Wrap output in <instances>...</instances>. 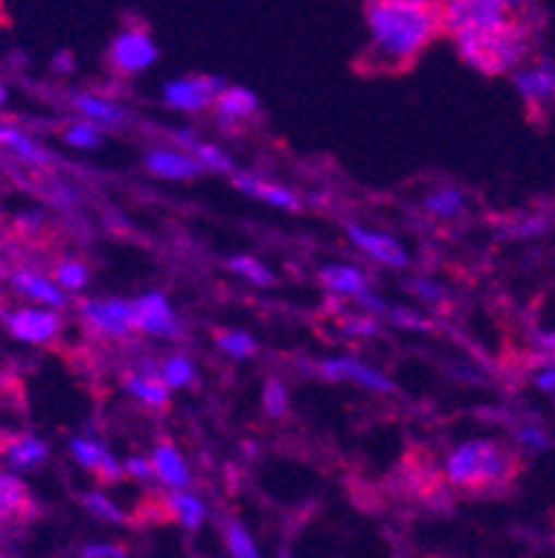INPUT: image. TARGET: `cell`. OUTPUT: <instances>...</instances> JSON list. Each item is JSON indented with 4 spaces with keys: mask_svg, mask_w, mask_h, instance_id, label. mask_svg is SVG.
<instances>
[{
    "mask_svg": "<svg viewBox=\"0 0 555 558\" xmlns=\"http://www.w3.org/2000/svg\"><path fill=\"white\" fill-rule=\"evenodd\" d=\"M81 504H84V509L89 511L95 520L109 522V525H122V522H125V511H122L106 492H86Z\"/></svg>",
    "mask_w": 555,
    "mask_h": 558,
    "instance_id": "1f68e13d",
    "label": "cell"
},
{
    "mask_svg": "<svg viewBox=\"0 0 555 558\" xmlns=\"http://www.w3.org/2000/svg\"><path fill=\"white\" fill-rule=\"evenodd\" d=\"M409 292L417 298V301L427 303V306H442L447 301V289L442 287L436 278L417 276L409 281Z\"/></svg>",
    "mask_w": 555,
    "mask_h": 558,
    "instance_id": "74e56055",
    "label": "cell"
},
{
    "mask_svg": "<svg viewBox=\"0 0 555 558\" xmlns=\"http://www.w3.org/2000/svg\"><path fill=\"white\" fill-rule=\"evenodd\" d=\"M345 233H348L350 245L359 253H364L366 258H373V262L384 264V267H391V270H406V267H409V251H406L403 242L397 240V236H391V233L375 231V228L366 226H355V222H350V226L345 228Z\"/></svg>",
    "mask_w": 555,
    "mask_h": 558,
    "instance_id": "30bf717a",
    "label": "cell"
},
{
    "mask_svg": "<svg viewBox=\"0 0 555 558\" xmlns=\"http://www.w3.org/2000/svg\"><path fill=\"white\" fill-rule=\"evenodd\" d=\"M165 506L176 517L178 525H183L186 531H197L208 520V506L203 504L201 495L190 489H167Z\"/></svg>",
    "mask_w": 555,
    "mask_h": 558,
    "instance_id": "cb8c5ba5",
    "label": "cell"
},
{
    "mask_svg": "<svg viewBox=\"0 0 555 558\" xmlns=\"http://www.w3.org/2000/svg\"><path fill=\"white\" fill-rule=\"evenodd\" d=\"M145 170L150 172V175H156V179H167V181H190V179H197L201 172H206L192 150H181V148L147 150Z\"/></svg>",
    "mask_w": 555,
    "mask_h": 558,
    "instance_id": "4fadbf2b",
    "label": "cell"
},
{
    "mask_svg": "<svg viewBox=\"0 0 555 558\" xmlns=\"http://www.w3.org/2000/svg\"><path fill=\"white\" fill-rule=\"evenodd\" d=\"M195 159L201 161L203 170H214V172H233V159L220 148V145H212V142H197L195 148H192Z\"/></svg>",
    "mask_w": 555,
    "mask_h": 558,
    "instance_id": "8d00e7d4",
    "label": "cell"
},
{
    "mask_svg": "<svg viewBox=\"0 0 555 558\" xmlns=\"http://www.w3.org/2000/svg\"><path fill=\"white\" fill-rule=\"evenodd\" d=\"M73 109L79 111L84 120L104 125V129H117V125L125 123V109L117 106L111 98H104L98 93H79L73 95Z\"/></svg>",
    "mask_w": 555,
    "mask_h": 558,
    "instance_id": "603a6c76",
    "label": "cell"
},
{
    "mask_svg": "<svg viewBox=\"0 0 555 558\" xmlns=\"http://www.w3.org/2000/svg\"><path fill=\"white\" fill-rule=\"evenodd\" d=\"M231 181H233V190H239L248 197H256V201L267 203V206H275V209L298 211L300 206H303V201H300L289 186L275 184V181H267V179H258V175H253V172L233 170Z\"/></svg>",
    "mask_w": 555,
    "mask_h": 558,
    "instance_id": "2e32d148",
    "label": "cell"
},
{
    "mask_svg": "<svg viewBox=\"0 0 555 558\" xmlns=\"http://www.w3.org/2000/svg\"><path fill=\"white\" fill-rule=\"evenodd\" d=\"M514 86L528 104H550L555 100V62H539L514 73Z\"/></svg>",
    "mask_w": 555,
    "mask_h": 558,
    "instance_id": "ac0fdd59",
    "label": "cell"
},
{
    "mask_svg": "<svg viewBox=\"0 0 555 558\" xmlns=\"http://www.w3.org/2000/svg\"><path fill=\"white\" fill-rule=\"evenodd\" d=\"M226 547L233 558H258L256 539L239 520L226 522Z\"/></svg>",
    "mask_w": 555,
    "mask_h": 558,
    "instance_id": "d6a6232c",
    "label": "cell"
},
{
    "mask_svg": "<svg viewBox=\"0 0 555 558\" xmlns=\"http://www.w3.org/2000/svg\"><path fill=\"white\" fill-rule=\"evenodd\" d=\"M262 405H264V411H267V417H273V420H281L283 414H287L289 389L281 378H269L267 384H264Z\"/></svg>",
    "mask_w": 555,
    "mask_h": 558,
    "instance_id": "e575fe53",
    "label": "cell"
},
{
    "mask_svg": "<svg viewBox=\"0 0 555 558\" xmlns=\"http://www.w3.org/2000/svg\"><path fill=\"white\" fill-rule=\"evenodd\" d=\"M547 228L550 222L544 220V217H528V220L514 222V226L508 228V233H511V236H522V240H531V236H539V233H544Z\"/></svg>",
    "mask_w": 555,
    "mask_h": 558,
    "instance_id": "b9f144b4",
    "label": "cell"
},
{
    "mask_svg": "<svg viewBox=\"0 0 555 558\" xmlns=\"http://www.w3.org/2000/svg\"><path fill=\"white\" fill-rule=\"evenodd\" d=\"M0 148L17 156L23 165L37 167V170L53 165V154H50V150H45L43 145L34 140V136L25 134V131L17 129V125L0 123Z\"/></svg>",
    "mask_w": 555,
    "mask_h": 558,
    "instance_id": "44dd1931",
    "label": "cell"
},
{
    "mask_svg": "<svg viewBox=\"0 0 555 558\" xmlns=\"http://www.w3.org/2000/svg\"><path fill=\"white\" fill-rule=\"evenodd\" d=\"M61 140L75 150H98L104 145L106 134L104 125L92 123V120H79V123H70L68 129L61 131Z\"/></svg>",
    "mask_w": 555,
    "mask_h": 558,
    "instance_id": "83f0119b",
    "label": "cell"
},
{
    "mask_svg": "<svg viewBox=\"0 0 555 558\" xmlns=\"http://www.w3.org/2000/svg\"><path fill=\"white\" fill-rule=\"evenodd\" d=\"M228 270L237 272L244 281L256 283V287H269V283H275V276L267 264L258 262L256 256H248V253H239V256L228 258Z\"/></svg>",
    "mask_w": 555,
    "mask_h": 558,
    "instance_id": "4dcf8cb0",
    "label": "cell"
},
{
    "mask_svg": "<svg viewBox=\"0 0 555 558\" xmlns=\"http://www.w3.org/2000/svg\"><path fill=\"white\" fill-rule=\"evenodd\" d=\"M453 43L470 68L486 75H500L522 62L528 50V32L522 28V20H511L483 32H453Z\"/></svg>",
    "mask_w": 555,
    "mask_h": 558,
    "instance_id": "7a4b0ae2",
    "label": "cell"
},
{
    "mask_svg": "<svg viewBox=\"0 0 555 558\" xmlns=\"http://www.w3.org/2000/svg\"><path fill=\"white\" fill-rule=\"evenodd\" d=\"M129 556L125 545L120 542H89L81 547V558H122Z\"/></svg>",
    "mask_w": 555,
    "mask_h": 558,
    "instance_id": "60d3db41",
    "label": "cell"
},
{
    "mask_svg": "<svg viewBox=\"0 0 555 558\" xmlns=\"http://www.w3.org/2000/svg\"><path fill=\"white\" fill-rule=\"evenodd\" d=\"M517 442L519 448H526L528 453H542V450L550 448V436L547 430L539 423H522L517 425Z\"/></svg>",
    "mask_w": 555,
    "mask_h": 558,
    "instance_id": "f35d334b",
    "label": "cell"
},
{
    "mask_svg": "<svg viewBox=\"0 0 555 558\" xmlns=\"http://www.w3.org/2000/svg\"><path fill=\"white\" fill-rule=\"evenodd\" d=\"M222 86H226V78L220 75H181V78L167 81L161 89V100L183 114H201V111L212 109Z\"/></svg>",
    "mask_w": 555,
    "mask_h": 558,
    "instance_id": "52a82bcc",
    "label": "cell"
},
{
    "mask_svg": "<svg viewBox=\"0 0 555 558\" xmlns=\"http://www.w3.org/2000/svg\"><path fill=\"white\" fill-rule=\"evenodd\" d=\"M214 342H217V348H220L228 359H237V362L256 356V350H258L256 339H253L248 331H239V328L217 331Z\"/></svg>",
    "mask_w": 555,
    "mask_h": 558,
    "instance_id": "f546056e",
    "label": "cell"
},
{
    "mask_svg": "<svg viewBox=\"0 0 555 558\" xmlns=\"http://www.w3.org/2000/svg\"><path fill=\"white\" fill-rule=\"evenodd\" d=\"M50 278H53L64 292H81V289H86V283H89L92 272L89 267H86V262H81V258H61L53 267V276Z\"/></svg>",
    "mask_w": 555,
    "mask_h": 558,
    "instance_id": "f1b7e54d",
    "label": "cell"
},
{
    "mask_svg": "<svg viewBox=\"0 0 555 558\" xmlns=\"http://www.w3.org/2000/svg\"><path fill=\"white\" fill-rule=\"evenodd\" d=\"M500 3H506L508 9H514V12H517V9L522 7V0H500Z\"/></svg>",
    "mask_w": 555,
    "mask_h": 558,
    "instance_id": "681fc988",
    "label": "cell"
},
{
    "mask_svg": "<svg viewBox=\"0 0 555 558\" xmlns=\"http://www.w3.org/2000/svg\"><path fill=\"white\" fill-rule=\"evenodd\" d=\"M68 453L75 464L89 470V473H95L100 481H106V484H117V481H122V475H125L122 461L117 459L100 439H92V436H73L68 442Z\"/></svg>",
    "mask_w": 555,
    "mask_h": 558,
    "instance_id": "7c38bea8",
    "label": "cell"
},
{
    "mask_svg": "<svg viewBox=\"0 0 555 558\" xmlns=\"http://www.w3.org/2000/svg\"><path fill=\"white\" fill-rule=\"evenodd\" d=\"M442 28L447 32H483L519 20L500 0H439Z\"/></svg>",
    "mask_w": 555,
    "mask_h": 558,
    "instance_id": "277c9868",
    "label": "cell"
},
{
    "mask_svg": "<svg viewBox=\"0 0 555 558\" xmlns=\"http://www.w3.org/2000/svg\"><path fill=\"white\" fill-rule=\"evenodd\" d=\"M511 470V453L495 439H467L445 459V478L456 489H488L506 481Z\"/></svg>",
    "mask_w": 555,
    "mask_h": 558,
    "instance_id": "3957f363",
    "label": "cell"
},
{
    "mask_svg": "<svg viewBox=\"0 0 555 558\" xmlns=\"http://www.w3.org/2000/svg\"><path fill=\"white\" fill-rule=\"evenodd\" d=\"M0 323L7 326V331L17 342L37 344V348L39 344L53 342L61 331L59 308L39 306V303H34L28 308H3L0 312Z\"/></svg>",
    "mask_w": 555,
    "mask_h": 558,
    "instance_id": "8992f818",
    "label": "cell"
},
{
    "mask_svg": "<svg viewBox=\"0 0 555 558\" xmlns=\"http://www.w3.org/2000/svg\"><path fill=\"white\" fill-rule=\"evenodd\" d=\"M339 328L342 333L353 339H370V337H378L381 333V317L370 312H359V314H342L339 317Z\"/></svg>",
    "mask_w": 555,
    "mask_h": 558,
    "instance_id": "836d02e7",
    "label": "cell"
},
{
    "mask_svg": "<svg viewBox=\"0 0 555 558\" xmlns=\"http://www.w3.org/2000/svg\"><path fill=\"white\" fill-rule=\"evenodd\" d=\"M195 362L183 353H172V356L161 359L159 362V378L165 380V387L170 389H183L195 384Z\"/></svg>",
    "mask_w": 555,
    "mask_h": 558,
    "instance_id": "4316f807",
    "label": "cell"
},
{
    "mask_svg": "<svg viewBox=\"0 0 555 558\" xmlns=\"http://www.w3.org/2000/svg\"><path fill=\"white\" fill-rule=\"evenodd\" d=\"M319 375L328 380H350L355 387L366 389V392H378V395H391L395 392V380L389 375H384L381 369H375L373 364L361 362L355 356H330L319 364Z\"/></svg>",
    "mask_w": 555,
    "mask_h": 558,
    "instance_id": "8fae6325",
    "label": "cell"
},
{
    "mask_svg": "<svg viewBox=\"0 0 555 558\" xmlns=\"http://www.w3.org/2000/svg\"><path fill=\"white\" fill-rule=\"evenodd\" d=\"M134 331L153 339H181L183 326L165 292H145L134 301Z\"/></svg>",
    "mask_w": 555,
    "mask_h": 558,
    "instance_id": "9c48e42d",
    "label": "cell"
},
{
    "mask_svg": "<svg viewBox=\"0 0 555 558\" xmlns=\"http://www.w3.org/2000/svg\"><path fill=\"white\" fill-rule=\"evenodd\" d=\"M12 281L14 292L23 295L25 301H34L39 306H50V308H64L68 306V292L59 287L50 276L39 270H28V267H20L9 276Z\"/></svg>",
    "mask_w": 555,
    "mask_h": 558,
    "instance_id": "9a60e30c",
    "label": "cell"
},
{
    "mask_svg": "<svg viewBox=\"0 0 555 558\" xmlns=\"http://www.w3.org/2000/svg\"><path fill=\"white\" fill-rule=\"evenodd\" d=\"M533 344L542 350L544 356H555V331H544L533 337Z\"/></svg>",
    "mask_w": 555,
    "mask_h": 558,
    "instance_id": "bcb514c9",
    "label": "cell"
},
{
    "mask_svg": "<svg viewBox=\"0 0 555 558\" xmlns=\"http://www.w3.org/2000/svg\"><path fill=\"white\" fill-rule=\"evenodd\" d=\"M536 387L542 389V392L555 395V356H547V362H544L542 367H539Z\"/></svg>",
    "mask_w": 555,
    "mask_h": 558,
    "instance_id": "ee69618b",
    "label": "cell"
},
{
    "mask_svg": "<svg viewBox=\"0 0 555 558\" xmlns=\"http://www.w3.org/2000/svg\"><path fill=\"white\" fill-rule=\"evenodd\" d=\"M319 283H323L334 298H350V301H355V298L364 295L366 289H370V281H366L364 272H361L355 264L345 262L325 264L323 270H319Z\"/></svg>",
    "mask_w": 555,
    "mask_h": 558,
    "instance_id": "d6986e66",
    "label": "cell"
},
{
    "mask_svg": "<svg viewBox=\"0 0 555 558\" xmlns=\"http://www.w3.org/2000/svg\"><path fill=\"white\" fill-rule=\"evenodd\" d=\"M122 466H125V475L134 481H140V484H150V481H156V475H153L150 456H129V459L122 461Z\"/></svg>",
    "mask_w": 555,
    "mask_h": 558,
    "instance_id": "ab89813d",
    "label": "cell"
},
{
    "mask_svg": "<svg viewBox=\"0 0 555 558\" xmlns=\"http://www.w3.org/2000/svg\"><path fill=\"white\" fill-rule=\"evenodd\" d=\"M84 326L109 339H125L134 333V301L125 298H89L79 308Z\"/></svg>",
    "mask_w": 555,
    "mask_h": 558,
    "instance_id": "ba28073f",
    "label": "cell"
},
{
    "mask_svg": "<svg viewBox=\"0 0 555 558\" xmlns=\"http://www.w3.org/2000/svg\"><path fill=\"white\" fill-rule=\"evenodd\" d=\"M464 206L467 197L458 186H439L422 201V211L436 220H456L458 215H464Z\"/></svg>",
    "mask_w": 555,
    "mask_h": 558,
    "instance_id": "484cf974",
    "label": "cell"
},
{
    "mask_svg": "<svg viewBox=\"0 0 555 558\" xmlns=\"http://www.w3.org/2000/svg\"><path fill=\"white\" fill-rule=\"evenodd\" d=\"M122 389L136 400V403L147 405L153 411H165L170 405V389L165 387V380L159 375L145 373V369H134V373L122 375Z\"/></svg>",
    "mask_w": 555,
    "mask_h": 558,
    "instance_id": "7402d4cb",
    "label": "cell"
},
{
    "mask_svg": "<svg viewBox=\"0 0 555 558\" xmlns=\"http://www.w3.org/2000/svg\"><path fill=\"white\" fill-rule=\"evenodd\" d=\"M150 464L153 475L165 489H190L192 486V470L183 459L181 450L170 442V439H161V442L153 445L150 450Z\"/></svg>",
    "mask_w": 555,
    "mask_h": 558,
    "instance_id": "e0dca14e",
    "label": "cell"
},
{
    "mask_svg": "<svg viewBox=\"0 0 555 558\" xmlns=\"http://www.w3.org/2000/svg\"><path fill=\"white\" fill-rule=\"evenodd\" d=\"M28 506V489L14 473H0V527L17 520Z\"/></svg>",
    "mask_w": 555,
    "mask_h": 558,
    "instance_id": "d4e9b609",
    "label": "cell"
},
{
    "mask_svg": "<svg viewBox=\"0 0 555 558\" xmlns=\"http://www.w3.org/2000/svg\"><path fill=\"white\" fill-rule=\"evenodd\" d=\"M50 448L43 436L37 434H20L12 436L3 448V459L12 466L14 473H28V470H37L48 461Z\"/></svg>",
    "mask_w": 555,
    "mask_h": 558,
    "instance_id": "ffe728a7",
    "label": "cell"
},
{
    "mask_svg": "<svg viewBox=\"0 0 555 558\" xmlns=\"http://www.w3.org/2000/svg\"><path fill=\"white\" fill-rule=\"evenodd\" d=\"M7 100H9V89H7V84L0 81V109L7 106Z\"/></svg>",
    "mask_w": 555,
    "mask_h": 558,
    "instance_id": "7dc6e473",
    "label": "cell"
},
{
    "mask_svg": "<svg viewBox=\"0 0 555 558\" xmlns=\"http://www.w3.org/2000/svg\"><path fill=\"white\" fill-rule=\"evenodd\" d=\"M366 25L375 59L386 68H403L442 32V9L439 3L417 7L397 0H366Z\"/></svg>",
    "mask_w": 555,
    "mask_h": 558,
    "instance_id": "6da1fadb",
    "label": "cell"
},
{
    "mask_svg": "<svg viewBox=\"0 0 555 558\" xmlns=\"http://www.w3.org/2000/svg\"><path fill=\"white\" fill-rule=\"evenodd\" d=\"M50 201H53L59 209L70 211V209H75V206H79L81 197H79V192L73 190V186H61L59 184V186H56V192H50Z\"/></svg>",
    "mask_w": 555,
    "mask_h": 558,
    "instance_id": "7bdbcfd3",
    "label": "cell"
},
{
    "mask_svg": "<svg viewBox=\"0 0 555 558\" xmlns=\"http://www.w3.org/2000/svg\"><path fill=\"white\" fill-rule=\"evenodd\" d=\"M214 120L217 125L226 131L239 129L242 123H248L253 114L258 111V98L256 93H251L248 86H222L220 95L214 98L212 104Z\"/></svg>",
    "mask_w": 555,
    "mask_h": 558,
    "instance_id": "5bb4252c",
    "label": "cell"
},
{
    "mask_svg": "<svg viewBox=\"0 0 555 558\" xmlns=\"http://www.w3.org/2000/svg\"><path fill=\"white\" fill-rule=\"evenodd\" d=\"M172 145H178L181 150H192L201 142V136H197L195 129H176L172 131Z\"/></svg>",
    "mask_w": 555,
    "mask_h": 558,
    "instance_id": "f6af8a7d",
    "label": "cell"
},
{
    "mask_svg": "<svg viewBox=\"0 0 555 558\" xmlns=\"http://www.w3.org/2000/svg\"><path fill=\"white\" fill-rule=\"evenodd\" d=\"M397 3H417V7H427V3H439V0H397Z\"/></svg>",
    "mask_w": 555,
    "mask_h": 558,
    "instance_id": "c3c4849f",
    "label": "cell"
},
{
    "mask_svg": "<svg viewBox=\"0 0 555 558\" xmlns=\"http://www.w3.org/2000/svg\"><path fill=\"white\" fill-rule=\"evenodd\" d=\"M109 68L122 78L140 75L159 62V45L153 43L145 25H129L122 28L109 45Z\"/></svg>",
    "mask_w": 555,
    "mask_h": 558,
    "instance_id": "5b68a950",
    "label": "cell"
},
{
    "mask_svg": "<svg viewBox=\"0 0 555 558\" xmlns=\"http://www.w3.org/2000/svg\"><path fill=\"white\" fill-rule=\"evenodd\" d=\"M384 317H389L391 326L403 328V331H431L434 328V319L411 306H389Z\"/></svg>",
    "mask_w": 555,
    "mask_h": 558,
    "instance_id": "d590c367",
    "label": "cell"
}]
</instances>
